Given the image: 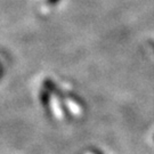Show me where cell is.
Returning a JSON list of instances; mask_svg holds the SVG:
<instances>
[{"label":"cell","instance_id":"obj_1","mask_svg":"<svg viewBox=\"0 0 154 154\" xmlns=\"http://www.w3.org/2000/svg\"><path fill=\"white\" fill-rule=\"evenodd\" d=\"M40 97H41V104L44 105V107H46V110H47L49 106V93H48V90L44 89L40 94Z\"/></svg>","mask_w":154,"mask_h":154},{"label":"cell","instance_id":"obj_2","mask_svg":"<svg viewBox=\"0 0 154 154\" xmlns=\"http://www.w3.org/2000/svg\"><path fill=\"white\" fill-rule=\"evenodd\" d=\"M48 1H49L50 4H56V2L58 1V0H48Z\"/></svg>","mask_w":154,"mask_h":154},{"label":"cell","instance_id":"obj_3","mask_svg":"<svg viewBox=\"0 0 154 154\" xmlns=\"http://www.w3.org/2000/svg\"><path fill=\"white\" fill-rule=\"evenodd\" d=\"M152 48L154 49V42H152Z\"/></svg>","mask_w":154,"mask_h":154}]
</instances>
